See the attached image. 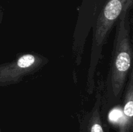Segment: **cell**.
Segmentation results:
<instances>
[{"mask_svg":"<svg viewBox=\"0 0 133 132\" xmlns=\"http://www.w3.org/2000/svg\"><path fill=\"white\" fill-rule=\"evenodd\" d=\"M132 0H127L123 12L118 18L115 40L107 80V102L110 105L118 102L122 94L129 72L131 70L132 49L130 36L129 10Z\"/></svg>","mask_w":133,"mask_h":132,"instance_id":"cell-1","label":"cell"},{"mask_svg":"<svg viewBox=\"0 0 133 132\" xmlns=\"http://www.w3.org/2000/svg\"><path fill=\"white\" fill-rule=\"evenodd\" d=\"M123 115L119 124L118 132H132L133 115V72L130 71L129 79L125 88Z\"/></svg>","mask_w":133,"mask_h":132,"instance_id":"cell-4","label":"cell"},{"mask_svg":"<svg viewBox=\"0 0 133 132\" xmlns=\"http://www.w3.org/2000/svg\"><path fill=\"white\" fill-rule=\"evenodd\" d=\"M101 99V94L98 93L93 109L81 124V132H109L107 125L103 120L100 112Z\"/></svg>","mask_w":133,"mask_h":132,"instance_id":"cell-5","label":"cell"},{"mask_svg":"<svg viewBox=\"0 0 133 132\" xmlns=\"http://www.w3.org/2000/svg\"><path fill=\"white\" fill-rule=\"evenodd\" d=\"M127 0H107L97 20L92 48V63L97 62L101 49L110 34L112 27L123 12Z\"/></svg>","mask_w":133,"mask_h":132,"instance_id":"cell-2","label":"cell"},{"mask_svg":"<svg viewBox=\"0 0 133 132\" xmlns=\"http://www.w3.org/2000/svg\"><path fill=\"white\" fill-rule=\"evenodd\" d=\"M45 64V58L35 54H24L15 60L0 65V85L18 82L23 76Z\"/></svg>","mask_w":133,"mask_h":132,"instance_id":"cell-3","label":"cell"}]
</instances>
